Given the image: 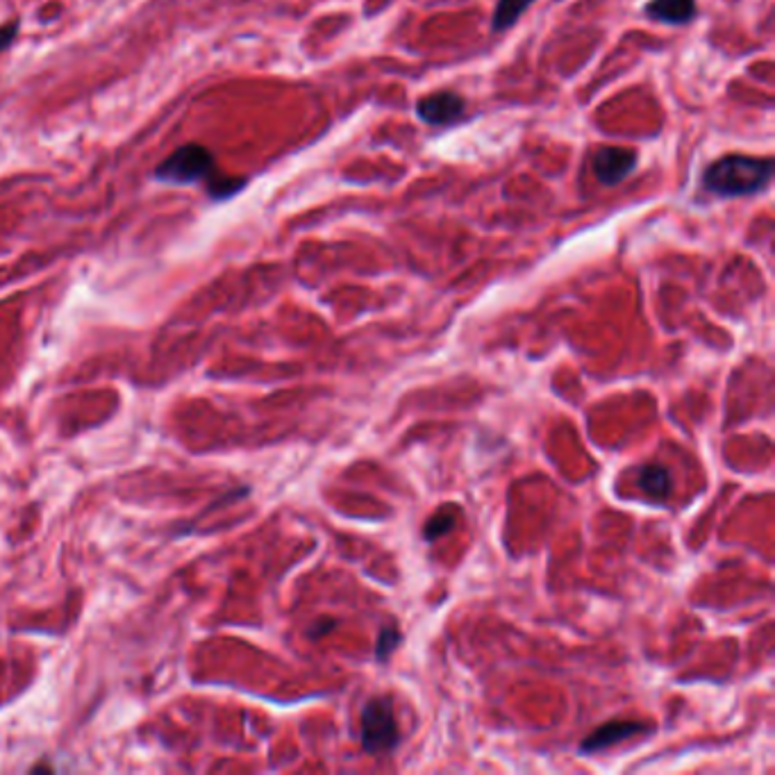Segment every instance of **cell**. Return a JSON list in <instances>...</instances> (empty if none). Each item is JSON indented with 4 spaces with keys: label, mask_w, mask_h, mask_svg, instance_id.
<instances>
[{
    "label": "cell",
    "mask_w": 775,
    "mask_h": 775,
    "mask_svg": "<svg viewBox=\"0 0 775 775\" xmlns=\"http://www.w3.org/2000/svg\"><path fill=\"white\" fill-rule=\"evenodd\" d=\"M246 184H248L246 178H233V176H220V174H216V176L205 184V189H207V196H210L212 201L226 203V201L235 199L239 191H243Z\"/></svg>",
    "instance_id": "30bf717a"
},
{
    "label": "cell",
    "mask_w": 775,
    "mask_h": 775,
    "mask_svg": "<svg viewBox=\"0 0 775 775\" xmlns=\"http://www.w3.org/2000/svg\"><path fill=\"white\" fill-rule=\"evenodd\" d=\"M327 628H335V621H332V619H327L325 623H317L314 628H312V632H310V636H314V640H317V636H321V634H325V632H330Z\"/></svg>",
    "instance_id": "5bb4252c"
},
{
    "label": "cell",
    "mask_w": 775,
    "mask_h": 775,
    "mask_svg": "<svg viewBox=\"0 0 775 775\" xmlns=\"http://www.w3.org/2000/svg\"><path fill=\"white\" fill-rule=\"evenodd\" d=\"M401 640H403V634H401V630H398L396 625L382 628L380 634H378V642H375V655H378V659L384 661L386 657H390V655L396 651V646L401 644Z\"/></svg>",
    "instance_id": "8fae6325"
},
{
    "label": "cell",
    "mask_w": 775,
    "mask_h": 775,
    "mask_svg": "<svg viewBox=\"0 0 775 775\" xmlns=\"http://www.w3.org/2000/svg\"><path fill=\"white\" fill-rule=\"evenodd\" d=\"M466 100L455 92H437L417 100V117L432 128H446L462 121Z\"/></svg>",
    "instance_id": "5b68a950"
},
{
    "label": "cell",
    "mask_w": 775,
    "mask_h": 775,
    "mask_svg": "<svg viewBox=\"0 0 775 775\" xmlns=\"http://www.w3.org/2000/svg\"><path fill=\"white\" fill-rule=\"evenodd\" d=\"M644 14L667 25H687L699 16L696 0H648Z\"/></svg>",
    "instance_id": "8992f818"
},
{
    "label": "cell",
    "mask_w": 775,
    "mask_h": 775,
    "mask_svg": "<svg viewBox=\"0 0 775 775\" xmlns=\"http://www.w3.org/2000/svg\"><path fill=\"white\" fill-rule=\"evenodd\" d=\"M773 159L753 155H724L703 171L701 187L716 199L755 196L771 184Z\"/></svg>",
    "instance_id": "6da1fadb"
},
{
    "label": "cell",
    "mask_w": 775,
    "mask_h": 775,
    "mask_svg": "<svg viewBox=\"0 0 775 775\" xmlns=\"http://www.w3.org/2000/svg\"><path fill=\"white\" fill-rule=\"evenodd\" d=\"M640 164V153L628 146H600L594 153L592 171L605 187H617L630 178Z\"/></svg>",
    "instance_id": "277c9868"
},
{
    "label": "cell",
    "mask_w": 775,
    "mask_h": 775,
    "mask_svg": "<svg viewBox=\"0 0 775 775\" xmlns=\"http://www.w3.org/2000/svg\"><path fill=\"white\" fill-rule=\"evenodd\" d=\"M216 176L214 153L203 144H184L166 155L153 171V178L169 187H189L210 182Z\"/></svg>",
    "instance_id": "7a4b0ae2"
},
{
    "label": "cell",
    "mask_w": 775,
    "mask_h": 775,
    "mask_svg": "<svg viewBox=\"0 0 775 775\" xmlns=\"http://www.w3.org/2000/svg\"><path fill=\"white\" fill-rule=\"evenodd\" d=\"M636 487H640L646 496L655 498V501H664L673 493V476L667 466L661 464H648L642 466L640 474H636Z\"/></svg>",
    "instance_id": "ba28073f"
},
{
    "label": "cell",
    "mask_w": 775,
    "mask_h": 775,
    "mask_svg": "<svg viewBox=\"0 0 775 775\" xmlns=\"http://www.w3.org/2000/svg\"><path fill=\"white\" fill-rule=\"evenodd\" d=\"M19 27L21 23L14 19V21H8L0 25V52H5L14 41H16V35H19Z\"/></svg>",
    "instance_id": "4fadbf2b"
},
{
    "label": "cell",
    "mask_w": 775,
    "mask_h": 775,
    "mask_svg": "<svg viewBox=\"0 0 775 775\" xmlns=\"http://www.w3.org/2000/svg\"><path fill=\"white\" fill-rule=\"evenodd\" d=\"M453 528H455V516L449 510H441L428 521L424 535H426L428 541H434V539H439L441 535H446Z\"/></svg>",
    "instance_id": "7c38bea8"
},
{
    "label": "cell",
    "mask_w": 775,
    "mask_h": 775,
    "mask_svg": "<svg viewBox=\"0 0 775 775\" xmlns=\"http://www.w3.org/2000/svg\"><path fill=\"white\" fill-rule=\"evenodd\" d=\"M359 741L371 755L392 753L401 741V728L396 722L390 699H373L359 716Z\"/></svg>",
    "instance_id": "3957f363"
},
{
    "label": "cell",
    "mask_w": 775,
    "mask_h": 775,
    "mask_svg": "<svg viewBox=\"0 0 775 775\" xmlns=\"http://www.w3.org/2000/svg\"><path fill=\"white\" fill-rule=\"evenodd\" d=\"M533 3L535 0H498L491 19V31L493 33L510 31V27L533 8Z\"/></svg>",
    "instance_id": "9c48e42d"
},
{
    "label": "cell",
    "mask_w": 775,
    "mask_h": 775,
    "mask_svg": "<svg viewBox=\"0 0 775 775\" xmlns=\"http://www.w3.org/2000/svg\"><path fill=\"white\" fill-rule=\"evenodd\" d=\"M648 726L646 724H625V722H612V724H605L603 728H598L596 732H592L585 743H583V751H603V749H610L612 743H619L623 739H630L632 735L636 732H644Z\"/></svg>",
    "instance_id": "52a82bcc"
}]
</instances>
